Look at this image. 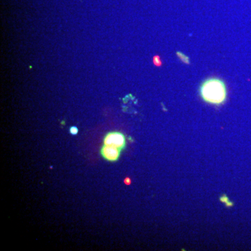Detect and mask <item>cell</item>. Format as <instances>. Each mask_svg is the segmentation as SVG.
Here are the masks:
<instances>
[{
  "label": "cell",
  "instance_id": "3",
  "mask_svg": "<svg viewBox=\"0 0 251 251\" xmlns=\"http://www.w3.org/2000/svg\"><path fill=\"white\" fill-rule=\"evenodd\" d=\"M121 149L119 148L115 147L114 146L105 145L102 147L101 149V155L104 159L109 162H115L119 159Z\"/></svg>",
  "mask_w": 251,
  "mask_h": 251
},
{
  "label": "cell",
  "instance_id": "2",
  "mask_svg": "<svg viewBox=\"0 0 251 251\" xmlns=\"http://www.w3.org/2000/svg\"><path fill=\"white\" fill-rule=\"evenodd\" d=\"M105 145L114 146L120 149H124L126 145V137L122 133L119 131H111L107 133L103 139Z\"/></svg>",
  "mask_w": 251,
  "mask_h": 251
},
{
  "label": "cell",
  "instance_id": "1",
  "mask_svg": "<svg viewBox=\"0 0 251 251\" xmlns=\"http://www.w3.org/2000/svg\"><path fill=\"white\" fill-rule=\"evenodd\" d=\"M200 96L207 103L213 105L223 103L227 98L226 85L222 80L218 78H210L206 80L202 84Z\"/></svg>",
  "mask_w": 251,
  "mask_h": 251
},
{
  "label": "cell",
  "instance_id": "7",
  "mask_svg": "<svg viewBox=\"0 0 251 251\" xmlns=\"http://www.w3.org/2000/svg\"><path fill=\"white\" fill-rule=\"evenodd\" d=\"M70 133H71L72 135H76L77 133H78V129L75 126H72L70 129Z\"/></svg>",
  "mask_w": 251,
  "mask_h": 251
},
{
  "label": "cell",
  "instance_id": "4",
  "mask_svg": "<svg viewBox=\"0 0 251 251\" xmlns=\"http://www.w3.org/2000/svg\"><path fill=\"white\" fill-rule=\"evenodd\" d=\"M176 56L178 57V58L181 61H182L183 63H186V64H189L190 63V59L188 57V56L186 55L185 54L183 53V52H180V51H178V52H176Z\"/></svg>",
  "mask_w": 251,
  "mask_h": 251
},
{
  "label": "cell",
  "instance_id": "6",
  "mask_svg": "<svg viewBox=\"0 0 251 251\" xmlns=\"http://www.w3.org/2000/svg\"><path fill=\"white\" fill-rule=\"evenodd\" d=\"M153 63L155 64L156 66H159L161 65V60L160 59L159 57H158V56H155L153 59Z\"/></svg>",
  "mask_w": 251,
  "mask_h": 251
},
{
  "label": "cell",
  "instance_id": "5",
  "mask_svg": "<svg viewBox=\"0 0 251 251\" xmlns=\"http://www.w3.org/2000/svg\"><path fill=\"white\" fill-rule=\"evenodd\" d=\"M220 200H221L222 202L225 204V205H226L227 207H232V206H233V202H230V200H229V198H227L225 195L221 197Z\"/></svg>",
  "mask_w": 251,
  "mask_h": 251
}]
</instances>
